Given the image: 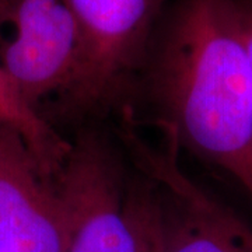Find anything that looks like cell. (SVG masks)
<instances>
[{"mask_svg": "<svg viewBox=\"0 0 252 252\" xmlns=\"http://www.w3.org/2000/svg\"><path fill=\"white\" fill-rule=\"evenodd\" d=\"M79 31L72 79L58 115L97 121L130 105L165 0H66Z\"/></svg>", "mask_w": 252, "mask_h": 252, "instance_id": "3", "label": "cell"}, {"mask_svg": "<svg viewBox=\"0 0 252 252\" xmlns=\"http://www.w3.org/2000/svg\"><path fill=\"white\" fill-rule=\"evenodd\" d=\"M14 6L16 0H0V30L3 26L11 23Z\"/></svg>", "mask_w": 252, "mask_h": 252, "instance_id": "9", "label": "cell"}, {"mask_svg": "<svg viewBox=\"0 0 252 252\" xmlns=\"http://www.w3.org/2000/svg\"><path fill=\"white\" fill-rule=\"evenodd\" d=\"M67 230L54 177L0 121V252H64Z\"/></svg>", "mask_w": 252, "mask_h": 252, "instance_id": "6", "label": "cell"}, {"mask_svg": "<svg viewBox=\"0 0 252 252\" xmlns=\"http://www.w3.org/2000/svg\"><path fill=\"white\" fill-rule=\"evenodd\" d=\"M55 182L67 230L64 252H152L144 180L115 132L81 126Z\"/></svg>", "mask_w": 252, "mask_h": 252, "instance_id": "2", "label": "cell"}, {"mask_svg": "<svg viewBox=\"0 0 252 252\" xmlns=\"http://www.w3.org/2000/svg\"><path fill=\"white\" fill-rule=\"evenodd\" d=\"M10 24L14 35L0 45V67L20 97L41 114L42 101L61 95L74 73L76 21L66 0H16Z\"/></svg>", "mask_w": 252, "mask_h": 252, "instance_id": "5", "label": "cell"}, {"mask_svg": "<svg viewBox=\"0 0 252 252\" xmlns=\"http://www.w3.org/2000/svg\"><path fill=\"white\" fill-rule=\"evenodd\" d=\"M154 125L252 199V86L235 0H177L139 77Z\"/></svg>", "mask_w": 252, "mask_h": 252, "instance_id": "1", "label": "cell"}, {"mask_svg": "<svg viewBox=\"0 0 252 252\" xmlns=\"http://www.w3.org/2000/svg\"><path fill=\"white\" fill-rule=\"evenodd\" d=\"M0 121L16 129L30 150L35 156L44 171L55 177L66 154L70 142L64 139L54 125L38 111L32 109L20 97L16 89L0 67Z\"/></svg>", "mask_w": 252, "mask_h": 252, "instance_id": "7", "label": "cell"}, {"mask_svg": "<svg viewBox=\"0 0 252 252\" xmlns=\"http://www.w3.org/2000/svg\"><path fill=\"white\" fill-rule=\"evenodd\" d=\"M152 252H153V251H152Z\"/></svg>", "mask_w": 252, "mask_h": 252, "instance_id": "10", "label": "cell"}, {"mask_svg": "<svg viewBox=\"0 0 252 252\" xmlns=\"http://www.w3.org/2000/svg\"><path fill=\"white\" fill-rule=\"evenodd\" d=\"M235 4H237L238 16H240L245 49H247V55H248L252 86V0H235Z\"/></svg>", "mask_w": 252, "mask_h": 252, "instance_id": "8", "label": "cell"}, {"mask_svg": "<svg viewBox=\"0 0 252 252\" xmlns=\"http://www.w3.org/2000/svg\"><path fill=\"white\" fill-rule=\"evenodd\" d=\"M118 117L114 132L143 175L152 251L252 252V227L189 178L177 139L160 130L161 143L154 147L130 112Z\"/></svg>", "mask_w": 252, "mask_h": 252, "instance_id": "4", "label": "cell"}]
</instances>
